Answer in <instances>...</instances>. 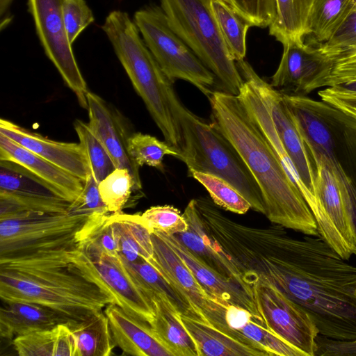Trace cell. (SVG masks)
<instances>
[{
    "instance_id": "cell-1",
    "label": "cell",
    "mask_w": 356,
    "mask_h": 356,
    "mask_svg": "<svg viewBox=\"0 0 356 356\" xmlns=\"http://www.w3.org/2000/svg\"><path fill=\"white\" fill-rule=\"evenodd\" d=\"M320 236H289L286 270L277 286L301 306L319 334L356 340V266Z\"/></svg>"
},
{
    "instance_id": "cell-2",
    "label": "cell",
    "mask_w": 356,
    "mask_h": 356,
    "mask_svg": "<svg viewBox=\"0 0 356 356\" xmlns=\"http://www.w3.org/2000/svg\"><path fill=\"white\" fill-rule=\"evenodd\" d=\"M76 246V242L19 257L0 259L1 300L46 306L65 317L69 323L116 304L108 291L72 261L71 251Z\"/></svg>"
},
{
    "instance_id": "cell-3",
    "label": "cell",
    "mask_w": 356,
    "mask_h": 356,
    "mask_svg": "<svg viewBox=\"0 0 356 356\" xmlns=\"http://www.w3.org/2000/svg\"><path fill=\"white\" fill-rule=\"evenodd\" d=\"M207 98L211 122L232 143L254 177L261 191L268 219L305 235L319 236L316 220L300 190L238 97L214 90Z\"/></svg>"
},
{
    "instance_id": "cell-4",
    "label": "cell",
    "mask_w": 356,
    "mask_h": 356,
    "mask_svg": "<svg viewBox=\"0 0 356 356\" xmlns=\"http://www.w3.org/2000/svg\"><path fill=\"white\" fill-rule=\"evenodd\" d=\"M236 64L245 76L237 96L312 211L316 202L314 164L282 92L261 78L244 60Z\"/></svg>"
},
{
    "instance_id": "cell-5",
    "label": "cell",
    "mask_w": 356,
    "mask_h": 356,
    "mask_svg": "<svg viewBox=\"0 0 356 356\" xmlns=\"http://www.w3.org/2000/svg\"><path fill=\"white\" fill-rule=\"evenodd\" d=\"M102 29L165 140L179 149L181 136L170 102L173 83L145 44L134 21L126 12L113 10Z\"/></svg>"
},
{
    "instance_id": "cell-6",
    "label": "cell",
    "mask_w": 356,
    "mask_h": 356,
    "mask_svg": "<svg viewBox=\"0 0 356 356\" xmlns=\"http://www.w3.org/2000/svg\"><path fill=\"white\" fill-rule=\"evenodd\" d=\"M170 102L181 136L177 159L186 164L188 173L197 171L227 180L247 199L252 209L265 214L259 187L232 143L213 123L188 110L175 90Z\"/></svg>"
},
{
    "instance_id": "cell-7",
    "label": "cell",
    "mask_w": 356,
    "mask_h": 356,
    "mask_svg": "<svg viewBox=\"0 0 356 356\" xmlns=\"http://www.w3.org/2000/svg\"><path fill=\"white\" fill-rule=\"evenodd\" d=\"M173 31L214 74L221 90L238 95L244 83L211 13L209 0H160Z\"/></svg>"
},
{
    "instance_id": "cell-8",
    "label": "cell",
    "mask_w": 356,
    "mask_h": 356,
    "mask_svg": "<svg viewBox=\"0 0 356 356\" xmlns=\"http://www.w3.org/2000/svg\"><path fill=\"white\" fill-rule=\"evenodd\" d=\"M140 33L166 76L189 82L208 97L217 85L214 74L170 26L161 6H145L134 14Z\"/></svg>"
},
{
    "instance_id": "cell-9",
    "label": "cell",
    "mask_w": 356,
    "mask_h": 356,
    "mask_svg": "<svg viewBox=\"0 0 356 356\" xmlns=\"http://www.w3.org/2000/svg\"><path fill=\"white\" fill-rule=\"evenodd\" d=\"M88 217L68 212H26L0 220V259L74 243Z\"/></svg>"
},
{
    "instance_id": "cell-10",
    "label": "cell",
    "mask_w": 356,
    "mask_h": 356,
    "mask_svg": "<svg viewBox=\"0 0 356 356\" xmlns=\"http://www.w3.org/2000/svg\"><path fill=\"white\" fill-rule=\"evenodd\" d=\"M64 0H28L40 42L47 58L75 94L79 105L87 109V83L75 58L63 14Z\"/></svg>"
},
{
    "instance_id": "cell-11",
    "label": "cell",
    "mask_w": 356,
    "mask_h": 356,
    "mask_svg": "<svg viewBox=\"0 0 356 356\" xmlns=\"http://www.w3.org/2000/svg\"><path fill=\"white\" fill-rule=\"evenodd\" d=\"M258 313L265 327L300 351L315 356L318 328L309 314L275 286L263 281L252 285Z\"/></svg>"
},
{
    "instance_id": "cell-12",
    "label": "cell",
    "mask_w": 356,
    "mask_h": 356,
    "mask_svg": "<svg viewBox=\"0 0 356 356\" xmlns=\"http://www.w3.org/2000/svg\"><path fill=\"white\" fill-rule=\"evenodd\" d=\"M333 66L334 60L318 46L290 42L283 44L282 58L270 84L284 94L307 96L327 87Z\"/></svg>"
},
{
    "instance_id": "cell-13",
    "label": "cell",
    "mask_w": 356,
    "mask_h": 356,
    "mask_svg": "<svg viewBox=\"0 0 356 356\" xmlns=\"http://www.w3.org/2000/svg\"><path fill=\"white\" fill-rule=\"evenodd\" d=\"M71 258L80 270L114 296L116 305L150 324L154 314L152 301L138 286L120 256L89 259L76 245L71 251Z\"/></svg>"
},
{
    "instance_id": "cell-14",
    "label": "cell",
    "mask_w": 356,
    "mask_h": 356,
    "mask_svg": "<svg viewBox=\"0 0 356 356\" xmlns=\"http://www.w3.org/2000/svg\"><path fill=\"white\" fill-rule=\"evenodd\" d=\"M332 126V149L321 161L334 177L356 228V120L334 107Z\"/></svg>"
},
{
    "instance_id": "cell-15",
    "label": "cell",
    "mask_w": 356,
    "mask_h": 356,
    "mask_svg": "<svg viewBox=\"0 0 356 356\" xmlns=\"http://www.w3.org/2000/svg\"><path fill=\"white\" fill-rule=\"evenodd\" d=\"M88 125L103 144L116 168L127 169L134 181V191L142 188L139 168L128 151L127 128L122 115L100 96L88 91Z\"/></svg>"
},
{
    "instance_id": "cell-16",
    "label": "cell",
    "mask_w": 356,
    "mask_h": 356,
    "mask_svg": "<svg viewBox=\"0 0 356 356\" xmlns=\"http://www.w3.org/2000/svg\"><path fill=\"white\" fill-rule=\"evenodd\" d=\"M0 134L83 182L90 174L88 158L80 143L49 139L3 118L0 120Z\"/></svg>"
},
{
    "instance_id": "cell-17",
    "label": "cell",
    "mask_w": 356,
    "mask_h": 356,
    "mask_svg": "<svg viewBox=\"0 0 356 356\" xmlns=\"http://www.w3.org/2000/svg\"><path fill=\"white\" fill-rule=\"evenodd\" d=\"M153 232L164 240L182 259L211 298L222 304H230L243 307L262 321L252 292L215 272L191 252L174 235L167 234L159 231Z\"/></svg>"
},
{
    "instance_id": "cell-18",
    "label": "cell",
    "mask_w": 356,
    "mask_h": 356,
    "mask_svg": "<svg viewBox=\"0 0 356 356\" xmlns=\"http://www.w3.org/2000/svg\"><path fill=\"white\" fill-rule=\"evenodd\" d=\"M183 215L188 229L174 236L215 272L252 293V287L244 282L236 266L204 230L195 199L188 202Z\"/></svg>"
},
{
    "instance_id": "cell-19",
    "label": "cell",
    "mask_w": 356,
    "mask_h": 356,
    "mask_svg": "<svg viewBox=\"0 0 356 356\" xmlns=\"http://www.w3.org/2000/svg\"><path fill=\"white\" fill-rule=\"evenodd\" d=\"M152 240L154 253L147 261L190 302L202 321H207L204 312L210 305L209 296L182 259L154 232Z\"/></svg>"
},
{
    "instance_id": "cell-20",
    "label": "cell",
    "mask_w": 356,
    "mask_h": 356,
    "mask_svg": "<svg viewBox=\"0 0 356 356\" xmlns=\"http://www.w3.org/2000/svg\"><path fill=\"white\" fill-rule=\"evenodd\" d=\"M116 346L134 356H172L155 335L151 325L116 304L104 309Z\"/></svg>"
},
{
    "instance_id": "cell-21",
    "label": "cell",
    "mask_w": 356,
    "mask_h": 356,
    "mask_svg": "<svg viewBox=\"0 0 356 356\" xmlns=\"http://www.w3.org/2000/svg\"><path fill=\"white\" fill-rule=\"evenodd\" d=\"M0 160L15 162L49 184L63 199L72 202L83 191L84 182L0 134Z\"/></svg>"
},
{
    "instance_id": "cell-22",
    "label": "cell",
    "mask_w": 356,
    "mask_h": 356,
    "mask_svg": "<svg viewBox=\"0 0 356 356\" xmlns=\"http://www.w3.org/2000/svg\"><path fill=\"white\" fill-rule=\"evenodd\" d=\"M5 304L0 310V334L7 339L69 323L65 317L42 305L24 302Z\"/></svg>"
},
{
    "instance_id": "cell-23",
    "label": "cell",
    "mask_w": 356,
    "mask_h": 356,
    "mask_svg": "<svg viewBox=\"0 0 356 356\" xmlns=\"http://www.w3.org/2000/svg\"><path fill=\"white\" fill-rule=\"evenodd\" d=\"M150 298L154 318L150 323L153 331L172 356H200L198 347L181 323L180 313L165 296L153 293Z\"/></svg>"
},
{
    "instance_id": "cell-24",
    "label": "cell",
    "mask_w": 356,
    "mask_h": 356,
    "mask_svg": "<svg viewBox=\"0 0 356 356\" xmlns=\"http://www.w3.org/2000/svg\"><path fill=\"white\" fill-rule=\"evenodd\" d=\"M179 318L196 343L200 356H261L266 355L220 330L207 321L181 313Z\"/></svg>"
},
{
    "instance_id": "cell-25",
    "label": "cell",
    "mask_w": 356,
    "mask_h": 356,
    "mask_svg": "<svg viewBox=\"0 0 356 356\" xmlns=\"http://www.w3.org/2000/svg\"><path fill=\"white\" fill-rule=\"evenodd\" d=\"M111 220L123 261H147L153 256L152 232L141 215L111 213Z\"/></svg>"
},
{
    "instance_id": "cell-26",
    "label": "cell",
    "mask_w": 356,
    "mask_h": 356,
    "mask_svg": "<svg viewBox=\"0 0 356 356\" xmlns=\"http://www.w3.org/2000/svg\"><path fill=\"white\" fill-rule=\"evenodd\" d=\"M75 336L79 356H111L116 346L108 319L103 310L66 324Z\"/></svg>"
},
{
    "instance_id": "cell-27",
    "label": "cell",
    "mask_w": 356,
    "mask_h": 356,
    "mask_svg": "<svg viewBox=\"0 0 356 356\" xmlns=\"http://www.w3.org/2000/svg\"><path fill=\"white\" fill-rule=\"evenodd\" d=\"M315 0H276L277 16L269 33L283 44L304 41Z\"/></svg>"
},
{
    "instance_id": "cell-28",
    "label": "cell",
    "mask_w": 356,
    "mask_h": 356,
    "mask_svg": "<svg viewBox=\"0 0 356 356\" xmlns=\"http://www.w3.org/2000/svg\"><path fill=\"white\" fill-rule=\"evenodd\" d=\"M122 262L138 286L149 298L153 293L163 295L181 314L202 321L190 302L148 261L129 262L122 260Z\"/></svg>"
},
{
    "instance_id": "cell-29",
    "label": "cell",
    "mask_w": 356,
    "mask_h": 356,
    "mask_svg": "<svg viewBox=\"0 0 356 356\" xmlns=\"http://www.w3.org/2000/svg\"><path fill=\"white\" fill-rule=\"evenodd\" d=\"M76 241L77 248L89 259L119 256L111 213L89 216L77 232Z\"/></svg>"
},
{
    "instance_id": "cell-30",
    "label": "cell",
    "mask_w": 356,
    "mask_h": 356,
    "mask_svg": "<svg viewBox=\"0 0 356 356\" xmlns=\"http://www.w3.org/2000/svg\"><path fill=\"white\" fill-rule=\"evenodd\" d=\"M355 8L356 0H315L308 21L307 35L318 44L324 42Z\"/></svg>"
},
{
    "instance_id": "cell-31",
    "label": "cell",
    "mask_w": 356,
    "mask_h": 356,
    "mask_svg": "<svg viewBox=\"0 0 356 356\" xmlns=\"http://www.w3.org/2000/svg\"><path fill=\"white\" fill-rule=\"evenodd\" d=\"M209 5L231 56L236 62L244 60L251 24L225 0H209Z\"/></svg>"
},
{
    "instance_id": "cell-32",
    "label": "cell",
    "mask_w": 356,
    "mask_h": 356,
    "mask_svg": "<svg viewBox=\"0 0 356 356\" xmlns=\"http://www.w3.org/2000/svg\"><path fill=\"white\" fill-rule=\"evenodd\" d=\"M0 190L24 196L62 198L47 182L10 161L0 160Z\"/></svg>"
},
{
    "instance_id": "cell-33",
    "label": "cell",
    "mask_w": 356,
    "mask_h": 356,
    "mask_svg": "<svg viewBox=\"0 0 356 356\" xmlns=\"http://www.w3.org/2000/svg\"><path fill=\"white\" fill-rule=\"evenodd\" d=\"M128 151L136 163L140 167L146 165L163 171V160L169 155L178 158L179 151L166 141H161L154 136L136 132L128 138Z\"/></svg>"
},
{
    "instance_id": "cell-34",
    "label": "cell",
    "mask_w": 356,
    "mask_h": 356,
    "mask_svg": "<svg viewBox=\"0 0 356 356\" xmlns=\"http://www.w3.org/2000/svg\"><path fill=\"white\" fill-rule=\"evenodd\" d=\"M188 175L207 189L216 205L238 214H244L252 208L247 199L227 180L197 171L191 172Z\"/></svg>"
},
{
    "instance_id": "cell-35",
    "label": "cell",
    "mask_w": 356,
    "mask_h": 356,
    "mask_svg": "<svg viewBox=\"0 0 356 356\" xmlns=\"http://www.w3.org/2000/svg\"><path fill=\"white\" fill-rule=\"evenodd\" d=\"M70 203L60 197L24 196L0 190V220L26 212L66 213Z\"/></svg>"
},
{
    "instance_id": "cell-36",
    "label": "cell",
    "mask_w": 356,
    "mask_h": 356,
    "mask_svg": "<svg viewBox=\"0 0 356 356\" xmlns=\"http://www.w3.org/2000/svg\"><path fill=\"white\" fill-rule=\"evenodd\" d=\"M74 127L87 156L90 172L99 184L116 169L115 164L88 123L76 120Z\"/></svg>"
},
{
    "instance_id": "cell-37",
    "label": "cell",
    "mask_w": 356,
    "mask_h": 356,
    "mask_svg": "<svg viewBox=\"0 0 356 356\" xmlns=\"http://www.w3.org/2000/svg\"><path fill=\"white\" fill-rule=\"evenodd\" d=\"M101 197L110 213H120L134 191V181L126 168H116L98 184Z\"/></svg>"
},
{
    "instance_id": "cell-38",
    "label": "cell",
    "mask_w": 356,
    "mask_h": 356,
    "mask_svg": "<svg viewBox=\"0 0 356 356\" xmlns=\"http://www.w3.org/2000/svg\"><path fill=\"white\" fill-rule=\"evenodd\" d=\"M141 216L152 232L159 231L175 235L188 229V223L183 213L171 205L151 207L145 211Z\"/></svg>"
},
{
    "instance_id": "cell-39",
    "label": "cell",
    "mask_w": 356,
    "mask_h": 356,
    "mask_svg": "<svg viewBox=\"0 0 356 356\" xmlns=\"http://www.w3.org/2000/svg\"><path fill=\"white\" fill-rule=\"evenodd\" d=\"M317 46L333 60L356 50V8L326 41Z\"/></svg>"
},
{
    "instance_id": "cell-40",
    "label": "cell",
    "mask_w": 356,
    "mask_h": 356,
    "mask_svg": "<svg viewBox=\"0 0 356 356\" xmlns=\"http://www.w3.org/2000/svg\"><path fill=\"white\" fill-rule=\"evenodd\" d=\"M252 26L269 27L277 16L276 0H225Z\"/></svg>"
},
{
    "instance_id": "cell-41",
    "label": "cell",
    "mask_w": 356,
    "mask_h": 356,
    "mask_svg": "<svg viewBox=\"0 0 356 356\" xmlns=\"http://www.w3.org/2000/svg\"><path fill=\"white\" fill-rule=\"evenodd\" d=\"M56 338L54 327L18 336L13 344L19 356H54Z\"/></svg>"
},
{
    "instance_id": "cell-42",
    "label": "cell",
    "mask_w": 356,
    "mask_h": 356,
    "mask_svg": "<svg viewBox=\"0 0 356 356\" xmlns=\"http://www.w3.org/2000/svg\"><path fill=\"white\" fill-rule=\"evenodd\" d=\"M67 212L73 215L88 216L110 213L101 197L98 183L90 172L84 182L83 191L79 196L70 203Z\"/></svg>"
},
{
    "instance_id": "cell-43",
    "label": "cell",
    "mask_w": 356,
    "mask_h": 356,
    "mask_svg": "<svg viewBox=\"0 0 356 356\" xmlns=\"http://www.w3.org/2000/svg\"><path fill=\"white\" fill-rule=\"evenodd\" d=\"M63 14L67 36L72 44L95 21L93 13L85 0H64Z\"/></svg>"
},
{
    "instance_id": "cell-44",
    "label": "cell",
    "mask_w": 356,
    "mask_h": 356,
    "mask_svg": "<svg viewBox=\"0 0 356 356\" xmlns=\"http://www.w3.org/2000/svg\"><path fill=\"white\" fill-rule=\"evenodd\" d=\"M356 80V50L334 60L327 87Z\"/></svg>"
},
{
    "instance_id": "cell-45",
    "label": "cell",
    "mask_w": 356,
    "mask_h": 356,
    "mask_svg": "<svg viewBox=\"0 0 356 356\" xmlns=\"http://www.w3.org/2000/svg\"><path fill=\"white\" fill-rule=\"evenodd\" d=\"M315 355H356V340H336L318 334Z\"/></svg>"
},
{
    "instance_id": "cell-46",
    "label": "cell",
    "mask_w": 356,
    "mask_h": 356,
    "mask_svg": "<svg viewBox=\"0 0 356 356\" xmlns=\"http://www.w3.org/2000/svg\"><path fill=\"white\" fill-rule=\"evenodd\" d=\"M56 332L54 356H79L74 334L66 324L55 327Z\"/></svg>"
},
{
    "instance_id": "cell-47",
    "label": "cell",
    "mask_w": 356,
    "mask_h": 356,
    "mask_svg": "<svg viewBox=\"0 0 356 356\" xmlns=\"http://www.w3.org/2000/svg\"><path fill=\"white\" fill-rule=\"evenodd\" d=\"M320 91L330 95L356 98V80L336 84Z\"/></svg>"
},
{
    "instance_id": "cell-48",
    "label": "cell",
    "mask_w": 356,
    "mask_h": 356,
    "mask_svg": "<svg viewBox=\"0 0 356 356\" xmlns=\"http://www.w3.org/2000/svg\"><path fill=\"white\" fill-rule=\"evenodd\" d=\"M331 104L356 120V98L334 96L332 97Z\"/></svg>"
},
{
    "instance_id": "cell-49",
    "label": "cell",
    "mask_w": 356,
    "mask_h": 356,
    "mask_svg": "<svg viewBox=\"0 0 356 356\" xmlns=\"http://www.w3.org/2000/svg\"><path fill=\"white\" fill-rule=\"evenodd\" d=\"M14 0H0V28L2 31L12 22L10 8Z\"/></svg>"
}]
</instances>
